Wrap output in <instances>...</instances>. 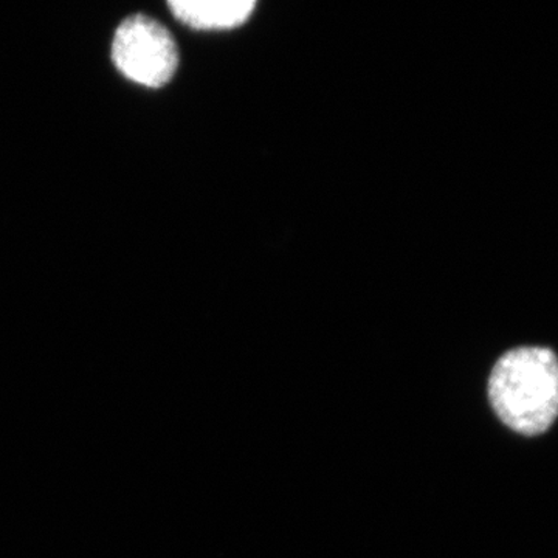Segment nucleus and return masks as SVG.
Masks as SVG:
<instances>
[{
	"mask_svg": "<svg viewBox=\"0 0 558 558\" xmlns=\"http://www.w3.org/2000/svg\"><path fill=\"white\" fill-rule=\"evenodd\" d=\"M495 413L520 435H542L558 417V355L548 347L505 352L488 377Z\"/></svg>",
	"mask_w": 558,
	"mask_h": 558,
	"instance_id": "nucleus-1",
	"label": "nucleus"
},
{
	"mask_svg": "<svg viewBox=\"0 0 558 558\" xmlns=\"http://www.w3.org/2000/svg\"><path fill=\"white\" fill-rule=\"evenodd\" d=\"M112 60L128 80L146 87H161L178 72L179 50L163 25L145 14H135L117 28Z\"/></svg>",
	"mask_w": 558,
	"mask_h": 558,
	"instance_id": "nucleus-2",
	"label": "nucleus"
},
{
	"mask_svg": "<svg viewBox=\"0 0 558 558\" xmlns=\"http://www.w3.org/2000/svg\"><path fill=\"white\" fill-rule=\"evenodd\" d=\"M172 16L194 31L223 32L252 17L255 0H171Z\"/></svg>",
	"mask_w": 558,
	"mask_h": 558,
	"instance_id": "nucleus-3",
	"label": "nucleus"
}]
</instances>
